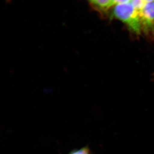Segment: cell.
Masks as SVG:
<instances>
[{"mask_svg":"<svg viewBox=\"0 0 154 154\" xmlns=\"http://www.w3.org/2000/svg\"><path fill=\"white\" fill-rule=\"evenodd\" d=\"M112 17L124 23L135 36H139L142 34L139 13L131 1L115 5L113 10Z\"/></svg>","mask_w":154,"mask_h":154,"instance_id":"1","label":"cell"},{"mask_svg":"<svg viewBox=\"0 0 154 154\" xmlns=\"http://www.w3.org/2000/svg\"><path fill=\"white\" fill-rule=\"evenodd\" d=\"M138 13L142 34L149 40L154 42V0L144 1Z\"/></svg>","mask_w":154,"mask_h":154,"instance_id":"2","label":"cell"},{"mask_svg":"<svg viewBox=\"0 0 154 154\" xmlns=\"http://www.w3.org/2000/svg\"><path fill=\"white\" fill-rule=\"evenodd\" d=\"M88 2L92 8L103 16L106 15L112 7L118 4V0H96Z\"/></svg>","mask_w":154,"mask_h":154,"instance_id":"3","label":"cell"},{"mask_svg":"<svg viewBox=\"0 0 154 154\" xmlns=\"http://www.w3.org/2000/svg\"><path fill=\"white\" fill-rule=\"evenodd\" d=\"M68 154H92L91 150L88 146H85L79 149H74Z\"/></svg>","mask_w":154,"mask_h":154,"instance_id":"4","label":"cell"},{"mask_svg":"<svg viewBox=\"0 0 154 154\" xmlns=\"http://www.w3.org/2000/svg\"><path fill=\"white\" fill-rule=\"evenodd\" d=\"M153 77H154V78H153V80L154 81V74H153Z\"/></svg>","mask_w":154,"mask_h":154,"instance_id":"5","label":"cell"}]
</instances>
